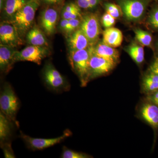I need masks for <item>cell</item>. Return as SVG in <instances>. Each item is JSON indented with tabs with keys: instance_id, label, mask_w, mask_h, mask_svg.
I'll return each instance as SVG.
<instances>
[{
	"instance_id": "44dd1931",
	"label": "cell",
	"mask_w": 158,
	"mask_h": 158,
	"mask_svg": "<svg viewBox=\"0 0 158 158\" xmlns=\"http://www.w3.org/2000/svg\"><path fill=\"white\" fill-rule=\"evenodd\" d=\"M81 9L77 4L73 2L66 4L62 10V18L66 19H74L81 16Z\"/></svg>"
},
{
	"instance_id": "83f0119b",
	"label": "cell",
	"mask_w": 158,
	"mask_h": 158,
	"mask_svg": "<svg viewBox=\"0 0 158 158\" xmlns=\"http://www.w3.org/2000/svg\"><path fill=\"white\" fill-rule=\"evenodd\" d=\"M116 19L111 16L110 14L106 12L102 17V23L103 25L106 28L111 27L115 23Z\"/></svg>"
},
{
	"instance_id": "8fae6325",
	"label": "cell",
	"mask_w": 158,
	"mask_h": 158,
	"mask_svg": "<svg viewBox=\"0 0 158 158\" xmlns=\"http://www.w3.org/2000/svg\"><path fill=\"white\" fill-rule=\"evenodd\" d=\"M141 118L152 128L155 131L158 132V106L152 102L145 99L140 110Z\"/></svg>"
},
{
	"instance_id": "4dcf8cb0",
	"label": "cell",
	"mask_w": 158,
	"mask_h": 158,
	"mask_svg": "<svg viewBox=\"0 0 158 158\" xmlns=\"http://www.w3.org/2000/svg\"><path fill=\"white\" fill-rule=\"evenodd\" d=\"M77 4L81 8L84 9H90L89 0H77Z\"/></svg>"
},
{
	"instance_id": "5b68a950",
	"label": "cell",
	"mask_w": 158,
	"mask_h": 158,
	"mask_svg": "<svg viewBox=\"0 0 158 158\" xmlns=\"http://www.w3.org/2000/svg\"><path fill=\"white\" fill-rule=\"evenodd\" d=\"M72 135L70 130H65L61 136L56 138H32L28 135L20 133V137L27 147L33 151L42 150L60 143L66 138Z\"/></svg>"
},
{
	"instance_id": "e575fe53",
	"label": "cell",
	"mask_w": 158,
	"mask_h": 158,
	"mask_svg": "<svg viewBox=\"0 0 158 158\" xmlns=\"http://www.w3.org/2000/svg\"><path fill=\"white\" fill-rule=\"evenodd\" d=\"M102 0H89L90 8H92L96 6Z\"/></svg>"
},
{
	"instance_id": "e0dca14e",
	"label": "cell",
	"mask_w": 158,
	"mask_h": 158,
	"mask_svg": "<svg viewBox=\"0 0 158 158\" xmlns=\"http://www.w3.org/2000/svg\"><path fill=\"white\" fill-rule=\"evenodd\" d=\"M8 117L0 112V141L1 144L10 142L9 139L12 135L13 123Z\"/></svg>"
},
{
	"instance_id": "3957f363",
	"label": "cell",
	"mask_w": 158,
	"mask_h": 158,
	"mask_svg": "<svg viewBox=\"0 0 158 158\" xmlns=\"http://www.w3.org/2000/svg\"><path fill=\"white\" fill-rule=\"evenodd\" d=\"M19 106V100L12 87L9 83H5L0 94L1 112L16 125V115Z\"/></svg>"
},
{
	"instance_id": "ffe728a7",
	"label": "cell",
	"mask_w": 158,
	"mask_h": 158,
	"mask_svg": "<svg viewBox=\"0 0 158 158\" xmlns=\"http://www.w3.org/2000/svg\"><path fill=\"white\" fill-rule=\"evenodd\" d=\"M30 0H6L4 11L6 15L13 17L16 13L22 9Z\"/></svg>"
},
{
	"instance_id": "30bf717a",
	"label": "cell",
	"mask_w": 158,
	"mask_h": 158,
	"mask_svg": "<svg viewBox=\"0 0 158 158\" xmlns=\"http://www.w3.org/2000/svg\"><path fill=\"white\" fill-rule=\"evenodd\" d=\"M119 4L123 12L129 20H135L143 15L145 5L140 0H119Z\"/></svg>"
},
{
	"instance_id": "9a60e30c",
	"label": "cell",
	"mask_w": 158,
	"mask_h": 158,
	"mask_svg": "<svg viewBox=\"0 0 158 158\" xmlns=\"http://www.w3.org/2000/svg\"><path fill=\"white\" fill-rule=\"evenodd\" d=\"M123 40L122 33L119 29L116 28H108L103 33V42L114 48L120 46Z\"/></svg>"
},
{
	"instance_id": "cb8c5ba5",
	"label": "cell",
	"mask_w": 158,
	"mask_h": 158,
	"mask_svg": "<svg viewBox=\"0 0 158 158\" xmlns=\"http://www.w3.org/2000/svg\"><path fill=\"white\" fill-rule=\"evenodd\" d=\"M61 157L62 158H89L91 156L85 153L78 152L69 149L66 147H63Z\"/></svg>"
},
{
	"instance_id": "f1b7e54d",
	"label": "cell",
	"mask_w": 158,
	"mask_h": 158,
	"mask_svg": "<svg viewBox=\"0 0 158 158\" xmlns=\"http://www.w3.org/2000/svg\"><path fill=\"white\" fill-rule=\"evenodd\" d=\"M149 21L154 27L158 29V9H156L151 14L149 17Z\"/></svg>"
},
{
	"instance_id": "1f68e13d",
	"label": "cell",
	"mask_w": 158,
	"mask_h": 158,
	"mask_svg": "<svg viewBox=\"0 0 158 158\" xmlns=\"http://www.w3.org/2000/svg\"><path fill=\"white\" fill-rule=\"evenodd\" d=\"M149 70L158 74V57L156 58L152 64L151 65Z\"/></svg>"
},
{
	"instance_id": "6da1fadb",
	"label": "cell",
	"mask_w": 158,
	"mask_h": 158,
	"mask_svg": "<svg viewBox=\"0 0 158 158\" xmlns=\"http://www.w3.org/2000/svg\"><path fill=\"white\" fill-rule=\"evenodd\" d=\"M90 51L89 48L76 51H70L69 63L73 70L77 75L82 87H85L90 81L89 61Z\"/></svg>"
},
{
	"instance_id": "ac0fdd59",
	"label": "cell",
	"mask_w": 158,
	"mask_h": 158,
	"mask_svg": "<svg viewBox=\"0 0 158 158\" xmlns=\"http://www.w3.org/2000/svg\"><path fill=\"white\" fill-rule=\"evenodd\" d=\"M142 90L146 95H149L158 90V74L149 70L144 77L142 83Z\"/></svg>"
},
{
	"instance_id": "f546056e",
	"label": "cell",
	"mask_w": 158,
	"mask_h": 158,
	"mask_svg": "<svg viewBox=\"0 0 158 158\" xmlns=\"http://www.w3.org/2000/svg\"><path fill=\"white\" fill-rule=\"evenodd\" d=\"M145 99L152 102L158 106V90L149 95H146Z\"/></svg>"
},
{
	"instance_id": "4fadbf2b",
	"label": "cell",
	"mask_w": 158,
	"mask_h": 158,
	"mask_svg": "<svg viewBox=\"0 0 158 158\" xmlns=\"http://www.w3.org/2000/svg\"><path fill=\"white\" fill-rule=\"evenodd\" d=\"M16 51L10 46L1 44L0 45V69L4 73L9 72L15 63L14 56Z\"/></svg>"
},
{
	"instance_id": "603a6c76",
	"label": "cell",
	"mask_w": 158,
	"mask_h": 158,
	"mask_svg": "<svg viewBox=\"0 0 158 158\" xmlns=\"http://www.w3.org/2000/svg\"><path fill=\"white\" fill-rule=\"evenodd\" d=\"M135 34L136 39L142 45L146 46L150 45L152 37L148 32L139 29L135 31Z\"/></svg>"
},
{
	"instance_id": "7c38bea8",
	"label": "cell",
	"mask_w": 158,
	"mask_h": 158,
	"mask_svg": "<svg viewBox=\"0 0 158 158\" xmlns=\"http://www.w3.org/2000/svg\"><path fill=\"white\" fill-rule=\"evenodd\" d=\"M58 12L53 8L44 10L40 17V23L45 34L51 36L55 33L58 19Z\"/></svg>"
},
{
	"instance_id": "2e32d148",
	"label": "cell",
	"mask_w": 158,
	"mask_h": 158,
	"mask_svg": "<svg viewBox=\"0 0 158 158\" xmlns=\"http://www.w3.org/2000/svg\"><path fill=\"white\" fill-rule=\"evenodd\" d=\"M92 49L93 52L99 56L116 63L118 62L119 58L118 51L114 48L107 45L103 42L98 44L95 47H92Z\"/></svg>"
},
{
	"instance_id": "836d02e7",
	"label": "cell",
	"mask_w": 158,
	"mask_h": 158,
	"mask_svg": "<svg viewBox=\"0 0 158 158\" xmlns=\"http://www.w3.org/2000/svg\"><path fill=\"white\" fill-rule=\"evenodd\" d=\"M63 0H43L44 2L48 4H56L61 2Z\"/></svg>"
},
{
	"instance_id": "52a82bcc",
	"label": "cell",
	"mask_w": 158,
	"mask_h": 158,
	"mask_svg": "<svg viewBox=\"0 0 158 158\" xmlns=\"http://www.w3.org/2000/svg\"><path fill=\"white\" fill-rule=\"evenodd\" d=\"M90 58L89 61V77L90 79L107 73L115 67L116 63L99 56L92 51V47L89 48Z\"/></svg>"
},
{
	"instance_id": "7a4b0ae2",
	"label": "cell",
	"mask_w": 158,
	"mask_h": 158,
	"mask_svg": "<svg viewBox=\"0 0 158 158\" xmlns=\"http://www.w3.org/2000/svg\"><path fill=\"white\" fill-rule=\"evenodd\" d=\"M39 6V0H30L12 17L11 23L15 27L20 35L25 34L31 27Z\"/></svg>"
},
{
	"instance_id": "4316f807",
	"label": "cell",
	"mask_w": 158,
	"mask_h": 158,
	"mask_svg": "<svg viewBox=\"0 0 158 158\" xmlns=\"http://www.w3.org/2000/svg\"><path fill=\"white\" fill-rule=\"evenodd\" d=\"M1 148L2 149L4 156L6 158H15L14 152L12 150L10 142H5L1 144Z\"/></svg>"
},
{
	"instance_id": "8992f818",
	"label": "cell",
	"mask_w": 158,
	"mask_h": 158,
	"mask_svg": "<svg viewBox=\"0 0 158 158\" xmlns=\"http://www.w3.org/2000/svg\"><path fill=\"white\" fill-rule=\"evenodd\" d=\"M49 54V50L47 46L31 45L21 51H15L14 61L15 63L19 61H28L40 65L42 60Z\"/></svg>"
},
{
	"instance_id": "484cf974",
	"label": "cell",
	"mask_w": 158,
	"mask_h": 158,
	"mask_svg": "<svg viewBox=\"0 0 158 158\" xmlns=\"http://www.w3.org/2000/svg\"><path fill=\"white\" fill-rule=\"evenodd\" d=\"M81 21L79 18L69 20L68 25L65 33L68 34H72L75 31H76L79 26L81 25Z\"/></svg>"
},
{
	"instance_id": "d590c367",
	"label": "cell",
	"mask_w": 158,
	"mask_h": 158,
	"mask_svg": "<svg viewBox=\"0 0 158 158\" xmlns=\"http://www.w3.org/2000/svg\"><path fill=\"white\" fill-rule=\"evenodd\" d=\"M4 0H0V8L1 10L2 9L3 6H4Z\"/></svg>"
},
{
	"instance_id": "277c9868",
	"label": "cell",
	"mask_w": 158,
	"mask_h": 158,
	"mask_svg": "<svg viewBox=\"0 0 158 158\" xmlns=\"http://www.w3.org/2000/svg\"><path fill=\"white\" fill-rule=\"evenodd\" d=\"M43 77L46 86L52 91L60 93L69 90L68 82L51 63H47L44 66Z\"/></svg>"
},
{
	"instance_id": "9c48e42d",
	"label": "cell",
	"mask_w": 158,
	"mask_h": 158,
	"mask_svg": "<svg viewBox=\"0 0 158 158\" xmlns=\"http://www.w3.org/2000/svg\"><path fill=\"white\" fill-rule=\"evenodd\" d=\"M1 44L15 48L22 44V40L15 27L11 23H1L0 26Z\"/></svg>"
},
{
	"instance_id": "d6986e66",
	"label": "cell",
	"mask_w": 158,
	"mask_h": 158,
	"mask_svg": "<svg viewBox=\"0 0 158 158\" xmlns=\"http://www.w3.org/2000/svg\"><path fill=\"white\" fill-rule=\"evenodd\" d=\"M27 40L31 45L47 47L48 45L45 35L37 27H34L29 31L27 35Z\"/></svg>"
},
{
	"instance_id": "ba28073f",
	"label": "cell",
	"mask_w": 158,
	"mask_h": 158,
	"mask_svg": "<svg viewBox=\"0 0 158 158\" xmlns=\"http://www.w3.org/2000/svg\"><path fill=\"white\" fill-rule=\"evenodd\" d=\"M81 29L90 42L93 45L97 41L100 34V25L96 15L89 14L83 18Z\"/></svg>"
},
{
	"instance_id": "d4e9b609",
	"label": "cell",
	"mask_w": 158,
	"mask_h": 158,
	"mask_svg": "<svg viewBox=\"0 0 158 158\" xmlns=\"http://www.w3.org/2000/svg\"><path fill=\"white\" fill-rule=\"evenodd\" d=\"M105 7L106 12L116 19L120 17L121 15L120 7L117 5L113 3H106L105 5Z\"/></svg>"
},
{
	"instance_id": "d6a6232c",
	"label": "cell",
	"mask_w": 158,
	"mask_h": 158,
	"mask_svg": "<svg viewBox=\"0 0 158 158\" xmlns=\"http://www.w3.org/2000/svg\"><path fill=\"white\" fill-rule=\"evenodd\" d=\"M69 20L65 19L62 18L59 24V27L60 29L65 32L66 28H67V25H68Z\"/></svg>"
},
{
	"instance_id": "7402d4cb",
	"label": "cell",
	"mask_w": 158,
	"mask_h": 158,
	"mask_svg": "<svg viewBox=\"0 0 158 158\" xmlns=\"http://www.w3.org/2000/svg\"><path fill=\"white\" fill-rule=\"evenodd\" d=\"M128 52L131 58L138 64H141L144 61V50L141 46L133 44L128 48Z\"/></svg>"
},
{
	"instance_id": "5bb4252c",
	"label": "cell",
	"mask_w": 158,
	"mask_h": 158,
	"mask_svg": "<svg viewBox=\"0 0 158 158\" xmlns=\"http://www.w3.org/2000/svg\"><path fill=\"white\" fill-rule=\"evenodd\" d=\"M69 48L70 51H76L87 49L90 42L81 29L70 34L68 39Z\"/></svg>"
}]
</instances>
